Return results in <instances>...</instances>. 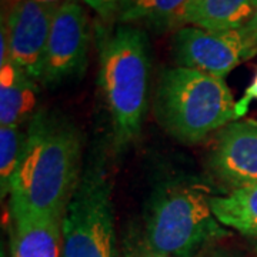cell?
I'll return each mask as SVG.
<instances>
[{"mask_svg": "<svg viewBox=\"0 0 257 257\" xmlns=\"http://www.w3.org/2000/svg\"><path fill=\"white\" fill-rule=\"evenodd\" d=\"M209 162L229 192L257 184V120H234L221 128Z\"/></svg>", "mask_w": 257, "mask_h": 257, "instance_id": "cell-9", "label": "cell"}, {"mask_svg": "<svg viewBox=\"0 0 257 257\" xmlns=\"http://www.w3.org/2000/svg\"><path fill=\"white\" fill-rule=\"evenodd\" d=\"M253 100H257V73L254 76V79H253V82L250 83V86L246 89L244 94L241 96V99L236 101V116H237V119L246 116L248 106Z\"/></svg>", "mask_w": 257, "mask_h": 257, "instance_id": "cell-17", "label": "cell"}, {"mask_svg": "<svg viewBox=\"0 0 257 257\" xmlns=\"http://www.w3.org/2000/svg\"><path fill=\"white\" fill-rule=\"evenodd\" d=\"M56 10V6L39 0H13L8 10L10 60L36 82L43 74Z\"/></svg>", "mask_w": 257, "mask_h": 257, "instance_id": "cell-8", "label": "cell"}, {"mask_svg": "<svg viewBox=\"0 0 257 257\" xmlns=\"http://www.w3.org/2000/svg\"><path fill=\"white\" fill-rule=\"evenodd\" d=\"M243 30H244V33L248 36V39L257 46V8L254 10L251 19L247 22V25L243 26Z\"/></svg>", "mask_w": 257, "mask_h": 257, "instance_id": "cell-18", "label": "cell"}, {"mask_svg": "<svg viewBox=\"0 0 257 257\" xmlns=\"http://www.w3.org/2000/svg\"><path fill=\"white\" fill-rule=\"evenodd\" d=\"M257 0H189L175 25H189L207 32H229L247 25Z\"/></svg>", "mask_w": 257, "mask_h": 257, "instance_id": "cell-11", "label": "cell"}, {"mask_svg": "<svg viewBox=\"0 0 257 257\" xmlns=\"http://www.w3.org/2000/svg\"><path fill=\"white\" fill-rule=\"evenodd\" d=\"M189 0H123L117 20L121 25L146 22L153 25H175L179 12Z\"/></svg>", "mask_w": 257, "mask_h": 257, "instance_id": "cell-14", "label": "cell"}, {"mask_svg": "<svg viewBox=\"0 0 257 257\" xmlns=\"http://www.w3.org/2000/svg\"><path fill=\"white\" fill-rule=\"evenodd\" d=\"M37 86L12 60L0 66V126H20L36 113Z\"/></svg>", "mask_w": 257, "mask_h": 257, "instance_id": "cell-12", "label": "cell"}, {"mask_svg": "<svg viewBox=\"0 0 257 257\" xmlns=\"http://www.w3.org/2000/svg\"><path fill=\"white\" fill-rule=\"evenodd\" d=\"M199 186L162 187L147 206L143 239L135 257H196L227 231Z\"/></svg>", "mask_w": 257, "mask_h": 257, "instance_id": "cell-2", "label": "cell"}, {"mask_svg": "<svg viewBox=\"0 0 257 257\" xmlns=\"http://www.w3.org/2000/svg\"><path fill=\"white\" fill-rule=\"evenodd\" d=\"M196 257H233V256L227 254L224 250H209V248H206V250H203L199 256H196Z\"/></svg>", "mask_w": 257, "mask_h": 257, "instance_id": "cell-19", "label": "cell"}, {"mask_svg": "<svg viewBox=\"0 0 257 257\" xmlns=\"http://www.w3.org/2000/svg\"><path fill=\"white\" fill-rule=\"evenodd\" d=\"M155 109L166 132L187 145L237 119L236 101L224 80L180 66L160 74Z\"/></svg>", "mask_w": 257, "mask_h": 257, "instance_id": "cell-4", "label": "cell"}, {"mask_svg": "<svg viewBox=\"0 0 257 257\" xmlns=\"http://www.w3.org/2000/svg\"><path fill=\"white\" fill-rule=\"evenodd\" d=\"M89 42L86 12L77 0H67L53 18L40 82L52 87L80 76L87 64Z\"/></svg>", "mask_w": 257, "mask_h": 257, "instance_id": "cell-7", "label": "cell"}, {"mask_svg": "<svg viewBox=\"0 0 257 257\" xmlns=\"http://www.w3.org/2000/svg\"><path fill=\"white\" fill-rule=\"evenodd\" d=\"M0 257H8L6 256V251H5V244L2 243V247H0Z\"/></svg>", "mask_w": 257, "mask_h": 257, "instance_id": "cell-21", "label": "cell"}, {"mask_svg": "<svg viewBox=\"0 0 257 257\" xmlns=\"http://www.w3.org/2000/svg\"><path fill=\"white\" fill-rule=\"evenodd\" d=\"M62 231L63 257H119L110 183L97 160L82 172Z\"/></svg>", "mask_w": 257, "mask_h": 257, "instance_id": "cell-5", "label": "cell"}, {"mask_svg": "<svg viewBox=\"0 0 257 257\" xmlns=\"http://www.w3.org/2000/svg\"><path fill=\"white\" fill-rule=\"evenodd\" d=\"M63 219L9 214L10 257H63Z\"/></svg>", "mask_w": 257, "mask_h": 257, "instance_id": "cell-10", "label": "cell"}, {"mask_svg": "<svg viewBox=\"0 0 257 257\" xmlns=\"http://www.w3.org/2000/svg\"><path fill=\"white\" fill-rule=\"evenodd\" d=\"M5 2H6V3H8V5H12V2H13V0H3V3H5Z\"/></svg>", "mask_w": 257, "mask_h": 257, "instance_id": "cell-22", "label": "cell"}, {"mask_svg": "<svg viewBox=\"0 0 257 257\" xmlns=\"http://www.w3.org/2000/svg\"><path fill=\"white\" fill-rule=\"evenodd\" d=\"M82 139L69 120L37 110L9 194V214L63 219L82 176Z\"/></svg>", "mask_w": 257, "mask_h": 257, "instance_id": "cell-1", "label": "cell"}, {"mask_svg": "<svg viewBox=\"0 0 257 257\" xmlns=\"http://www.w3.org/2000/svg\"><path fill=\"white\" fill-rule=\"evenodd\" d=\"M210 204L216 219L224 227L257 243V184L226 196H211Z\"/></svg>", "mask_w": 257, "mask_h": 257, "instance_id": "cell-13", "label": "cell"}, {"mask_svg": "<svg viewBox=\"0 0 257 257\" xmlns=\"http://www.w3.org/2000/svg\"><path fill=\"white\" fill-rule=\"evenodd\" d=\"M39 2H43V3H47V5H52V6H56V8H59L60 5L66 3L67 0H39Z\"/></svg>", "mask_w": 257, "mask_h": 257, "instance_id": "cell-20", "label": "cell"}, {"mask_svg": "<svg viewBox=\"0 0 257 257\" xmlns=\"http://www.w3.org/2000/svg\"><path fill=\"white\" fill-rule=\"evenodd\" d=\"M149 45L145 33L120 25L101 42L99 83L110 113L117 147L140 135L149 96Z\"/></svg>", "mask_w": 257, "mask_h": 257, "instance_id": "cell-3", "label": "cell"}, {"mask_svg": "<svg viewBox=\"0 0 257 257\" xmlns=\"http://www.w3.org/2000/svg\"><path fill=\"white\" fill-rule=\"evenodd\" d=\"M26 135L20 126H0V194L9 196L12 183L23 155Z\"/></svg>", "mask_w": 257, "mask_h": 257, "instance_id": "cell-15", "label": "cell"}, {"mask_svg": "<svg viewBox=\"0 0 257 257\" xmlns=\"http://www.w3.org/2000/svg\"><path fill=\"white\" fill-rule=\"evenodd\" d=\"M172 52L177 66L224 80L233 69L256 55L257 46L243 28L216 33L184 26L173 36Z\"/></svg>", "mask_w": 257, "mask_h": 257, "instance_id": "cell-6", "label": "cell"}, {"mask_svg": "<svg viewBox=\"0 0 257 257\" xmlns=\"http://www.w3.org/2000/svg\"><path fill=\"white\" fill-rule=\"evenodd\" d=\"M86 5H89L100 18L111 19L117 16L120 5L123 0H84Z\"/></svg>", "mask_w": 257, "mask_h": 257, "instance_id": "cell-16", "label": "cell"}]
</instances>
